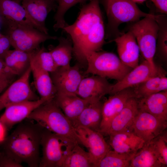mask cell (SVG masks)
<instances>
[{"instance_id":"obj_1","label":"cell","mask_w":167,"mask_h":167,"mask_svg":"<svg viewBox=\"0 0 167 167\" xmlns=\"http://www.w3.org/2000/svg\"><path fill=\"white\" fill-rule=\"evenodd\" d=\"M63 30L70 36L73 52L80 64H86V54L101 50L104 42L105 26L99 0H91L80 9L75 21Z\"/></svg>"},{"instance_id":"obj_2","label":"cell","mask_w":167,"mask_h":167,"mask_svg":"<svg viewBox=\"0 0 167 167\" xmlns=\"http://www.w3.org/2000/svg\"><path fill=\"white\" fill-rule=\"evenodd\" d=\"M19 123L7 136L4 143V152L17 163L30 167H39L40 149L44 128L26 119Z\"/></svg>"},{"instance_id":"obj_3","label":"cell","mask_w":167,"mask_h":167,"mask_svg":"<svg viewBox=\"0 0 167 167\" xmlns=\"http://www.w3.org/2000/svg\"><path fill=\"white\" fill-rule=\"evenodd\" d=\"M27 119L35 122L44 129L80 144L77 134L71 122L53 99L37 107Z\"/></svg>"},{"instance_id":"obj_4","label":"cell","mask_w":167,"mask_h":167,"mask_svg":"<svg viewBox=\"0 0 167 167\" xmlns=\"http://www.w3.org/2000/svg\"><path fill=\"white\" fill-rule=\"evenodd\" d=\"M85 58L87 65L86 74H92L118 81L133 69L111 52H90L86 54Z\"/></svg>"},{"instance_id":"obj_5","label":"cell","mask_w":167,"mask_h":167,"mask_svg":"<svg viewBox=\"0 0 167 167\" xmlns=\"http://www.w3.org/2000/svg\"><path fill=\"white\" fill-rule=\"evenodd\" d=\"M156 15L145 17L134 22L129 31L135 36L143 57L149 62L153 71L159 73L161 71L154 60L159 28L156 20Z\"/></svg>"},{"instance_id":"obj_6","label":"cell","mask_w":167,"mask_h":167,"mask_svg":"<svg viewBox=\"0 0 167 167\" xmlns=\"http://www.w3.org/2000/svg\"><path fill=\"white\" fill-rule=\"evenodd\" d=\"M77 144L44 128L41 142L42 155L39 167H62L66 158Z\"/></svg>"},{"instance_id":"obj_7","label":"cell","mask_w":167,"mask_h":167,"mask_svg":"<svg viewBox=\"0 0 167 167\" xmlns=\"http://www.w3.org/2000/svg\"><path fill=\"white\" fill-rule=\"evenodd\" d=\"M6 24L8 29L6 35L14 49L31 52L39 48L42 43L58 38L56 36L44 33L32 26L11 23Z\"/></svg>"},{"instance_id":"obj_8","label":"cell","mask_w":167,"mask_h":167,"mask_svg":"<svg viewBox=\"0 0 167 167\" xmlns=\"http://www.w3.org/2000/svg\"><path fill=\"white\" fill-rule=\"evenodd\" d=\"M105 5L109 23L112 26L135 22L142 18L155 16L142 11L131 0H105Z\"/></svg>"},{"instance_id":"obj_9","label":"cell","mask_w":167,"mask_h":167,"mask_svg":"<svg viewBox=\"0 0 167 167\" xmlns=\"http://www.w3.org/2000/svg\"><path fill=\"white\" fill-rule=\"evenodd\" d=\"M31 74L30 67L0 95V111L7 106L26 101H35L39 97L32 90L29 80Z\"/></svg>"},{"instance_id":"obj_10","label":"cell","mask_w":167,"mask_h":167,"mask_svg":"<svg viewBox=\"0 0 167 167\" xmlns=\"http://www.w3.org/2000/svg\"><path fill=\"white\" fill-rule=\"evenodd\" d=\"M167 121L139 109L129 130L148 143L165 131Z\"/></svg>"},{"instance_id":"obj_11","label":"cell","mask_w":167,"mask_h":167,"mask_svg":"<svg viewBox=\"0 0 167 167\" xmlns=\"http://www.w3.org/2000/svg\"><path fill=\"white\" fill-rule=\"evenodd\" d=\"M75 129L81 144L87 148L95 167H97L101 161L110 150V146L99 132L81 126Z\"/></svg>"},{"instance_id":"obj_12","label":"cell","mask_w":167,"mask_h":167,"mask_svg":"<svg viewBox=\"0 0 167 167\" xmlns=\"http://www.w3.org/2000/svg\"><path fill=\"white\" fill-rule=\"evenodd\" d=\"M57 92L76 94L80 83L84 78L79 64L65 67H59L50 73Z\"/></svg>"},{"instance_id":"obj_13","label":"cell","mask_w":167,"mask_h":167,"mask_svg":"<svg viewBox=\"0 0 167 167\" xmlns=\"http://www.w3.org/2000/svg\"><path fill=\"white\" fill-rule=\"evenodd\" d=\"M133 97L136 98L133 87L123 89L111 95L103 104L99 132L105 133L112 120L122 109L128 101Z\"/></svg>"},{"instance_id":"obj_14","label":"cell","mask_w":167,"mask_h":167,"mask_svg":"<svg viewBox=\"0 0 167 167\" xmlns=\"http://www.w3.org/2000/svg\"><path fill=\"white\" fill-rule=\"evenodd\" d=\"M46 101L40 98L35 101H26L10 105L0 117V121L8 130L26 119L30 114L40 105Z\"/></svg>"},{"instance_id":"obj_15","label":"cell","mask_w":167,"mask_h":167,"mask_svg":"<svg viewBox=\"0 0 167 167\" xmlns=\"http://www.w3.org/2000/svg\"><path fill=\"white\" fill-rule=\"evenodd\" d=\"M113 85L106 78L94 75L83 78L76 94L92 102L97 101L105 95L110 94Z\"/></svg>"},{"instance_id":"obj_16","label":"cell","mask_w":167,"mask_h":167,"mask_svg":"<svg viewBox=\"0 0 167 167\" xmlns=\"http://www.w3.org/2000/svg\"><path fill=\"white\" fill-rule=\"evenodd\" d=\"M56 2L55 0H23L21 3L36 28L48 34L45 21L49 13L57 8Z\"/></svg>"},{"instance_id":"obj_17","label":"cell","mask_w":167,"mask_h":167,"mask_svg":"<svg viewBox=\"0 0 167 167\" xmlns=\"http://www.w3.org/2000/svg\"><path fill=\"white\" fill-rule=\"evenodd\" d=\"M119 58L126 65L133 69L139 65L140 50L136 38L130 31L116 38Z\"/></svg>"},{"instance_id":"obj_18","label":"cell","mask_w":167,"mask_h":167,"mask_svg":"<svg viewBox=\"0 0 167 167\" xmlns=\"http://www.w3.org/2000/svg\"><path fill=\"white\" fill-rule=\"evenodd\" d=\"M161 73H155L149 62L145 60L127 73L121 79L113 84L109 94L112 95L123 89L134 87L150 78Z\"/></svg>"},{"instance_id":"obj_19","label":"cell","mask_w":167,"mask_h":167,"mask_svg":"<svg viewBox=\"0 0 167 167\" xmlns=\"http://www.w3.org/2000/svg\"><path fill=\"white\" fill-rule=\"evenodd\" d=\"M109 136L110 146L113 150L122 154L135 155L145 143L142 139L130 130Z\"/></svg>"},{"instance_id":"obj_20","label":"cell","mask_w":167,"mask_h":167,"mask_svg":"<svg viewBox=\"0 0 167 167\" xmlns=\"http://www.w3.org/2000/svg\"><path fill=\"white\" fill-rule=\"evenodd\" d=\"M138 111V99L135 97L130 99L112 120L105 134L109 135L129 130Z\"/></svg>"},{"instance_id":"obj_21","label":"cell","mask_w":167,"mask_h":167,"mask_svg":"<svg viewBox=\"0 0 167 167\" xmlns=\"http://www.w3.org/2000/svg\"><path fill=\"white\" fill-rule=\"evenodd\" d=\"M53 99L72 124L83 110L88 104L92 102L75 94L58 92H57Z\"/></svg>"},{"instance_id":"obj_22","label":"cell","mask_w":167,"mask_h":167,"mask_svg":"<svg viewBox=\"0 0 167 167\" xmlns=\"http://www.w3.org/2000/svg\"><path fill=\"white\" fill-rule=\"evenodd\" d=\"M0 15L6 23L28 25L36 28L22 5L13 0H0Z\"/></svg>"},{"instance_id":"obj_23","label":"cell","mask_w":167,"mask_h":167,"mask_svg":"<svg viewBox=\"0 0 167 167\" xmlns=\"http://www.w3.org/2000/svg\"><path fill=\"white\" fill-rule=\"evenodd\" d=\"M30 67L35 87L40 98L46 101L53 99L57 91L49 73L42 69L31 58Z\"/></svg>"},{"instance_id":"obj_24","label":"cell","mask_w":167,"mask_h":167,"mask_svg":"<svg viewBox=\"0 0 167 167\" xmlns=\"http://www.w3.org/2000/svg\"><path fill=\"white\" fill-rule=\"evenodd\" d=\"M139 109L167 121V90L138 99Z\"/></svg>"},{"instance_id":"obj_25","label":"cell","mask_w":167,"mask_h":167,"mask_svg":"<svg viewBox=\"0 0 167 167\" xmlns=\"http://www.w3.org/2000/svg\"><path fill=\"white\" fill-rule=\"evenodd\" d=\"M103 104L100 100L88 104L72 123L74 128L83 126L99 132Z\"/></svg>"},{"instance_id":"obj_26","label":"cell","mask_w":167,"mask_h":167,"mask_svg":"<svg viewBox=\"0 0 167 167\" xmlns=\"http://www.w3.org/2000/svg\"><path fill=\"white\" fill-rule=\"evenodd\" d=\"M163 166L152 140L145 143L134 156L130 167H160Z\"/></svg>"},{"instance_id":"obj_27","label":"cell","mask_w":167,"mask_h":167,"mask_svg":"<svg viewBox=\"0 0 167 167\" xmlns=\"http://www.w3.org/2000/svg\"><path fill=\"white\" fill-rule=\"evenodd\" d=\"M33 51L26 52L16 49L10 50L3 60L7 67L20 76L30 67Z\"/></svg>"},{"instance_id":"obj_28","label":"cell","mask_w":167,"mask_h":167,"mask_svg":"<svg viewBox=\"0 0 167 167\" xmlns=\"http://www.w3.org/2000/svg\"><path fill=\"white\" fill-rule=\"evenodd\" d=\"M162 73L152 77L134 87L136 98L139 99L167 90V78Z\"/></svg>"},{"instance_id":"obj_29","label":"cell","mask_w":167,"mask_h":167,"mask_svg":"<svg viewBox=\"0 0 167 167\" xmlns=\"http://www.w3.org/2000/svg\"><path fill=\"white\" fill-rule=\"evenodd\" d=\"M58 39L59 41L58 45L51 48L49 51L58 67L70 66L73 52L71 40L62 37L58 38Z\"/></svg>"},{"instance_id":"obj_30","label":"cell","mask_w":167,"mask_h":167,"mask_svg":"<svg viewBox=\"0 0 167 167\" xmlns=\"http://www.w3.org/2000/svg\"><path fill=\"white\" fill-rule=\"evenodd\" d=\"M76 144L65 160L62 167H95L88 152Z\"/></svg>"},{"instance_id":"obj_31","label":"cell","mask_w":167,"mask_h":167,"mask_svg":"<svg viewBox=\"0 0 167 167\" xmlns=\"http://www.w3.org/2000/svg\"><path fill=\"white\" fill-rule=\"evenodd\" d=\"M134 155L122 154L110 150L97 167H130L131 160Z\"/></svg>"},{"instance_id":"obj_32","label":"cell","mask_w":167,"mask_h":167,"mask_svg":"<svg viewBox=\"0 0 167 167\" xmlns=\"http://www.w3.org/2000/svg\"><path fill=\"white\" fill-rule=\"evenodd\" d=\"M164 15H157L156 20L159 25L156 52L159 57L163 61L167 59V21Z\"/></svg>"},{"instance_id":"obj_33","label":"cell","mask_w":167,"mask_h":167,"mask_svg":"<svg viewBox=\"0 0 167 167\" xmlns=\"http://www.w3.org/2000/svg\"><path fill=\"white\" fill-rule=\"evenodd\" d=\"M31 59L40 67L49 73L56 71L59 67L55 63L49 51L44 47L32 52Z\"/></svg>"},{"instance_id":"obj_34","label":"cell","mask_w":167,"mask_h":167,"mask_svg":"<svg viewBox=\"0 0 167 167\" xmlns=\"http://www.w3.org/2000/svg\"><path fill=\"white\" fill-rule=\"evenodd\" d=\"M91 0H58L56 12L54 16L55 24L53 28L55 31L63 28L67 24L64 19L66 12L70 8L79 3H84Z\"/></svg>"},{"instance_id":"obj_35","label":"cell","mask_w":167,"mask_h":167,"mask_svg":"<svg viewBox=\"0 0 167 167\" xmlns=\"http://www.w3.org/2000/svg\"><path fill=\"white\" fill-rule=\"evenodd\" d=\"M163 165H167V135L165 130L152 140Z\"/></svg>"},{"instance_id":"obj_36","label":"cell","mask_w":167,"mask_h":167,"mask_svg":"<svg viewBox=\"0 0 167 167\" xmlns=\"http://www.w3.org/2000/svg\"><path fill=\"white\" fill-rule=\"evenodd\" d=\"M17 76L0 58V87L3 91L17 79Z\"/></svg>"},{"instance_id":"obj_37","label":"cell","mask_w":167,"mask_h":167,"mask_svg":"<svg viewBox=\"0 0 167 167\" xmlns=\"http://www.w3.org/2000/svg\"><path fill=\"white\" fill-rule=\"evenodd\" d=\"M0 167H22L21 164L19 163L7 155L4 152L0 153Z\"/></svg>"},{"instance_id":"obj_38","label":"cell","mask_w":167,"mask_h":167,"mask_svg":"<svg viewBox=\"0 0 167 167\" xmlns=\"http://www.w3.org/2000/svg\"><path fill=\"white\" fill-rule=\"evenodd\" d=\"M11 46L10 40L7 35H4L0 39V58L3 60Z\"/></svg>"},{"instance_id":"obj_39","label":"cell","mask_w":167,"mask_h":167,"mask_svg":"<svg viewBox=\"0 0 167 167\" xmlns=\"http://www.w3.org/2000/svg\"><path fill=\"white\" fill-rule=\"evenodd\" d=\"M154 4L157 11L161 13L167 14V0H149Z\"/></svg>"},{"instance_id":"obj_40","label":"cell","mask_w":167,"mask_h":167,"mask_svg":"<svg viewBox=\"0 0 167 167\" xmlns=\"http://www.w3.org/2000/svg\"><path fill=\"white\" fill-rule=\"evenodd\" d=\"M7 131L6 126L0 121V143H3L7 137Z\"/></svg>"},{"instance_id":"obj_41","label":"cell","mask_w":167,"mask_h":167,"mask_svg":"<svg viewBox=\"0 0 167 167\" xmlns=\"http://www.w3.org/2000/svg\"><path fill=\"white\" fill-rule=\"evenodd\" d=\"M135 3H142L147 0H131Z\"/></svg>"},{"instance_id":"obj_42","label":"cell","mask_w":167,"mask_h":167,"mask_svg":"<svg viewBox=\"0 0 167 167\" xmlns=\"http://www.w3.org/2000/svg\"><path fill=\"white\" fill-rule=\"evenodd\" d=\"M19 3H20L23 0H13ZM57 2L58 0H55Z\"/></svg>"},{"instance_id":"obj_43","label":"cell","mask_w":167,"mask_h":167,"mask_svg":"<svg viewBox=\"0 0 167 167\" xmlns=\"http://www.w3.org/2000/svg\"><path fill=\"white\" fill-rule=\"evenodd\" d=\"M3 91L2 90V89L0 87V95L1 94V93L2 92V91Z\"/></svg>"},{"instance_id":"obj_44","label":"cell","mask_w":167,"mask_h":167,"mask_svg":"<svg viewBox=\"0 0 167 167\" xmlns=\"http://www.w3.org/2000/svg\"></svg>"}]
</instances>
